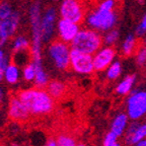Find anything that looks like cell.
<instances>
[{"instance_id": "1", "label": "cell", "mask_w": 146, "mask_h": 146, "mask_svg": "<svg viewBox=\"0 0 146 146\" xmlns=\"http://www.w3.org/2000/svg\"><path fill=\"white\" fill-rule=\"evenodd\" d=\"M17 96L31 116H45L50 114L54 109L55 100L45 88L35 86L23 89L17 94Z\"/></svg>"}, {"instance_id": "2", "label": "cell", "mask_w": 146, "mask_h": 146, "mask_svg": "<svg viewBox=\"0 0 146 146\" xmlns=\"http://www.w3.org/2000/svg\"><path fill=\"white\" fill-rule=\"evenodd\" d=\"M103 45L104 36H102V34L88 27L80 29L78 34L70 44L72 49L90 55H94L98 52L103 47Z\"/></svg>"}, {"instance_id": "3", "label": "cell", "mask_w": 146, "mask_h": 146, "mask_svg": "<svg viewBox=\"0 0 146 146\" xmlns=\"http://www.w3.org/2000/svg\"><path fill=\"white\" fill-rule=\"evenodd\" d=\"M119 16L115 10H104L96 7L90 10L85 16V23L88 27L100 33H106L116 27Z\"/></svg>"}, {"instance_id": "4", "label": "cell", "mask_w": 146, "mask_h": 146, "mask_svg": "<svg viewBox=\"0 0 146 146\" xmlns=\"http://www.w3.org/2000/svg\"><path fill=\"white\" fill-rule=\"evenodd\" d=\"M70 44L60 39L51 42L47 49L48 57L53 66L60 71H66L70 68Z\"/></svg>"}, {"instance_id": "5", "label": "cell", "mask_w": 146, "mask_h": 146, "mask_svg": "<svg viewBox=\"0 0 146 146\" xmlns=\"http://www.w3.org/2000/svg\"><path fill=\"white\" fill-rule=\"evenodd\" d=\"M125 112L131 121H141L146 117V90L133 89L127 96Z\"/></svg>"}, {"instance_id": "6", "label": "cell", "mask_w": 146, "mask_h": 146, "mask_svg": "<svg viewBox=\"0 0 146 146\" xmlns=\"http://www.w3.org/2000/svg\"><path fill=\"white\" fill-rule=\"evenodd\" d=\"M70 69L80 75H89L94 72L92 55L71 48Z\"/></svg>"}, {"instance_id": "7", "label": "cell", "mask_w": 146, "mask_h": 146, "mask_svg": "<svg viewBox=\"0 0 146 146\" xmlns=\"http://www.w3.org/2000/svg\"><path fill=\"white\" fill-rule=\"evenodd\" d=\"M59 14L61 18L79 25L84 21L86 16L84 8L79 0H62L59 7Z\"/></svg>"}, {"instance_id": "8", "label": "cell", "mask_w": 146, "mask_h": 146, "mask_svg": "<svg viewBox=\"0 0 146 146\" xmlns=\"http://www.w3.org/2000/svg\"><path fill=\"white\" fill-rule=\"evenodd\" d=\"M56 17H57V12L55 7L50 6L46 8L42 15L41 21V31H42V38H43L44 43H50L53 39L55 34V27L56 25Z\"/></svg>"}, {"instance_id": "9", "label": "cell", "mask_w": 146, "mask_h": 146, "mask_svg": "<svg viewBox=\"0 0 146 146\" xmlns=\"http://www.w3.org/2000/svg\"><path fill=\"white\" fill-rule=\"evenodd\" d=\"M143 139H146V122L132 121L123 135L124 144L126 146H134Z\"/></svg>"}, {"instance_id": "10", "label": "cell", "mask_w": 146, "mask_h": 146, "mask_svg": "<svg viewBox=\"0 0 146 146\" xmlns=\"http://www.w3.org/2000/svg\"><path fill=\"white\" fill-rule=\"evenodd\" d=\"M94 57V71L102 72L109 68V66L115 61L116 50L113 46H105L102 47L96 53L92 55Z\"/></svg>"}, {"instance_id": "11", "label": "cell", "mask_w": 146, "mask_h": 146, "mask_svg": "<svg viewBox=\"0 0 146 146\" xmlns=\"http://www.w3.org/2000/svg\"><path fill=\"white\" fill-rule=\"evenodd\" d=\"M79 31V23H76L74 21H68L65 18H60L57 23L58 39L62 40L65 43L71 44Z\"/></svg>"}, {"instance_id": "12", "label": "cell", "mask_w": 146, "mask_h": 146, "mask_svg": "<svg viewBox=\"0 0 146 146\" xmlns=\"http://www.w3.org/2000/svg\"><path fill=\"white\" fill-rule=\"evenodd\" d=\"M31 114L29 113L25 106L23 104L17 94L12 96L9 100L8 104V117L12 121L25 122L30 118Z\"/></svg>"}, {"instance_id": "13", "label": "cell", "mask_w": 146, "mask_h": 146, "mask_svg": "<svg viewBox=\"0 0 146 146\" xmlns=\"http://www.w3.org/2000/svg\"><path fill=\"white\" fill-rule=\"evenodd\" d=\"M131 121L129 117H128L126 112H119L114 116V118L112 119L111 125H110V130L114 132L117 136L123 137V135L125 134L126 130H127L128 126L130 124Z\"/></svg>"}, {"instance_id": "14", "label": "cell", "mask_w": 146, "mask_h": 146, "mask_svg": "<svg viewBox=\"0 0 146 146\" xmlns=\"http://www.w3.org/2000/svg\"><path fill=\"white\" fill-rule=\"evenodd\" d=\"M21 13L17 10H14L11 13V15H9L7 18L0 19V29L6 34V36L9 39L13 36L17 31L18 27H19V23H21Z\"/></svg>"}, {"instance_id": "15", "label": "cell", "mask_w": 146, "mask_h": 146, "mask_svg": "<svg viewBox=\"0 0 146 146\" xmlns=\"http://www.w3.org/2000/svg\"><path fill=\"white\" fill-rule=\"evenodd\" d=\"M135 82H136L135 74L127 75L117 84L116 89H115L116 94H119V96H128L133 90Z\"/></svg>"}, {"instance_id": "16", "label": "cell", "mask_w": 146, "mask_h": 146, "mask_svg": "<svg viewBox=\"0 0 146 146\" xmlns=\"http://www.w3.org/2000/svg\"><path fill=\"white\" fill-rule=\"evenodd\" d=\"M33 62V61H32ZM36 67V77H35L34 83L36 87H41V88H46L47 84L49 83V76L48 73L46 72L44 68L43 61L40 62H33Z\"/></svg>"}, {"instance_id": "17", "label": "cell", "mask_w": 146, "mask_h": 146, "mask_svg": "<svg viewBox=\"0 0 146 146\" xmlns=\"http://www.w3.org/2000/svg\"><path fill=\"white\" fill-rule=\"evenodd\" d=\"M46 89L53 96L54 100H58V98H61L66 92V84L62 80L52 79L47 84Z\"/></svg>"}, {"instance_id": "18", "label": "cell", "mask_w": 146, "mask_h": 146, "mask_svg": "<svg viewBox=\"0 0 146 146\" xmlns=\"http://www.w3.org/2000/svg\"><path fill=\"white\" fill-rule=\"evenodd\" d=\"M138 48H139L138 40L136 39L135 35H128L122 44V55L124 57H130L137 52Z\"/></svg>"}, {"instance_id": "19", "label": "cell", "mask_w": 146, "mask_h": 146, "mask_svg": "<svg viewBox=\"0 0 146 146\" xmlns=\"http://www.w3.org/2000/svg\"><path fill=\"white\" fill-rule=\"evenodd\" d=\"M21 78V70H19V66H17L15 63L10 62L8 64V66L5 68L4 72V80L10 85L16 84L19 81Z\"/></svg>"}, {"instance_id": "20", "label": "cell", "mask_w": 146, "mask_h": 146, "mask_svg": "<svg viewBox=\"0 0 146 146\" xmlns=\"http://www.w3.org/2000/svg\"><path fill=\"white\" fill-rule=\"evenodd\" d=\"M30 47H31V42L29 41V39L25 36L19 35V36H15L12 40L11 50L13 53L19 52V51H23V50H27V49H30Z\"/></svg>"}, {"instance_id": "21", "label": "cell", "mask_w": 146, "mask_h": 146, "mask_svg": "<svg viewBox=\"0 0 146 146\" xmlns=\"http://www.w3.org/2000/svg\"><path fill=\"white\" fill-rule=\"evenodd\" d=\"M106 71H107L106 76H107L108 79L111 80V81H114V80L118 79L122 74V64L119 61H114Z\"/></svg>"}, {"instance_id": "22", "label": "cell", "mask_w": 146, "mask_h": 146, "mask_svg": "<svg viewBox=\"0 0 146 146\" xmlns=\"http://www.w3.org/2000/svg\"><path fill=\"white\" fill-rule=\"evenodd\" d=\"M23 77L27 82H32L36 77V67L32 61L23 68Z\"/></svg>"}, {"instance_id": "23", "label": "cell", "mask_w": 146, "mask_h": 146, "mask_svg": "<svg viewBox=\"0 0 146 146\" xmlns=\"http://www.w3.org/2000/svg\"><path fill=\"white\" fill-rule=\"evenodd\" d=\"M13 7L8 0L0 1V19H5L13 12Z\"/></svg>"}, {"instance_id": "24", "label": "cell", "mask_w": 146, "mask_h": 146, "mask_svg": "<svg viewBox=\"0 0 146 146\" xmlns=\"http://www.w3.org/2000/svg\"><path fill=\"white\" fill-rule=\"evenodd\" d=\"M119 136H117L114 132L110 130L106 133L103 139V146H121V143L119 142Z\"/></svg>"}, {"instance_id": "25", "label": "cell", "mask_w": 146, "mask_h": 146, "mask_svg": "<svg viewBox=\"0 0 146 146\" xmlns=\"http://www.w3.org/2000/svg\"><path fill=\"white\" fill-rule=\"evenodd\" d=\"M119 39V32L116 29H112V30L106 32L105 36H104V44L106 46H113L116 44V42Z\"/></svg>"}, {"instance_id": "26", "label": "cell", "mask_w": 146, "mask_h": 146, "mask_svg": "<svg viewBox=\"0 0 146 146\" xmlns=\"http://www.w3.org/2000/svg\"><path fill=\"white\" fill-rule=\"evenodd\" d=\"M57 146H76L75 139L72 136L67 134H60L56 138Z\"/></svg>"}, {"instance_id": "27", "label": "cell", "mask_w": 146, "mask_h": 146, "mask_svg": "<svg viewBox=\"0 0 146 146\" xmlns=\"http://www.w3.org/2000/svg\"><path fill=\"white\" fill-rule=\"evenodd\" d=\"M136 63L139 67L146 66V44L139 46L136 52Z\"/></svg>"}, {"instance_id": "28", "label": "cell", "mask_w": 146, "mask_h": 146, "mask_svg": "<svg viewBox=\"0 0 146 146\" xmlns=\"http://www.w3.org/2000/svg\"><path fill=\"white\" fill-rule=\"evenodd\" d=\"M96 7L104 10H115L116 9V0H102Z\"/></svg>"}, {"instance_id": "29", "label": "cell", "mask_w": 146, "mask_h": 146, "mask_svg": "<svg viewBox=\"0 0 146 146\" xmlns=\"http://www.w3.org/2000/svg\"><path fill=\"white\" fill-rule=\"evenodd\" d=\"M146 34V13L143 15L141 21L139 25H137L136 30H135V35L137 36H143Z\"/></svg>"}, {"instance_id": "30", "label": "cell", "mask_w": 146, "mask_h": 146, "mask_svg": "<svg viewBox=\"0 0 146 146\" xmlns=\"http://www.w3.org/2000/svg\"><path fill=\"white\" fill-rule=\"evenodd\" d=\"M8 40H9V38L6 36V34L0 29V49H2L3 47H4L5 44H6V42L8 41Z\"/></svg>"}, {"instance_id": "31", "label": "cell", "mask_w": 146, "mask_h": 146, "mask_svg": "<svg viewBox=\"0 0 146 146\" xmlns=\"http://www.w3.org/2000/svg\"><path fill=\"white\" fill-rule=\"evenodd\" d=\"M45 146H57V142H56V139H53V138H50V139L47 140Z\"/></svg>"}, {"instance_id": "32", "label": "cell", "mask_w": 146, "mask_h": 146, "mask_svg": "<svg viewBox=\"0 0 146 146\" xmlns=\"http://www.w3.org/2000/svg\"><path fill=\"white\" fill-rule=\"evenodd\" d=\"M6 55L7 54H5V52L2 50V49H0V64L2 63V62L5 60V58H6Z\"/></svg>"}, {"instance_id": "33", "label": "cell", "mask_w": 146, "mask_h": 146, "mask_svg": "<svg viewBox=\"0 0 146 146\" xmlns=\"http://www.w3.org/2000/svg\"><path fill=\"white\" fill-rule=\"evenodd\" d=\"M5 98V94H4V90L1 86H0V105L3 103V100H4Z\"/></svg>"}, {"instance_id": "34", "label": "cell", "mask_w": 146, "mask_h": 146, "mask_svg": "<svg viewBox=\"0 0 146 146\" xmlns=\"http://www.w3.org/2000/svg\"><path fill=\"white\" fill-rule=\"evenodd\" d=\"M134 146H146V139H143L141 141H139L138 143H136Z\"/></svg>"}, {"instance_id": "35", "label": "cell", "mask_w": 146, "mask_h": 146, "mask_svg": "<svg viewBox=\"0 0 146 146\" xmlns=\"http://www.w3.org/2000/svg\"><path fill=\"white\" fill-rule=\"evenodd\" d=\"M76 146H86L84 143H78V144H76Z\"/></svg>"}, {"instance_id": "36", "label": "cell", "mask_w": 146, "mask_h": 146, "mask_svg": "<svg viewBox=\"0 0 146 146\" xmlns=\"http://www.w3.org/2000/svg\"><path fill=\"white\" fill-rule=\"evenodd\" d=\"M53 1H59V0H53Z\"/></svg>"}, {"instance_id": "37", "label": "cell", "mask_w": 146, "mask_h": 146, "mask_svg": "<svg viewBox=\"0 0 146 146\" xmlns=\"http://www.w3.org/2000/svg\"><path fill=\"white\" fill-rule=\"evenodd\" d=\"M116 1H118V0H116Z\"/></svg>"}]
</instances>
